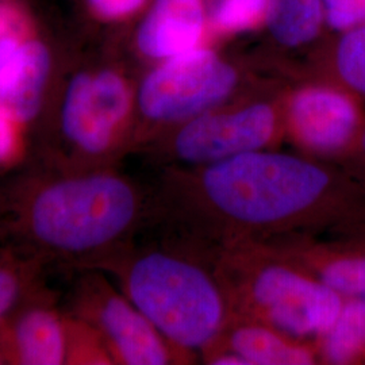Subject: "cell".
I'll return each instance as SVG.
<instances>
[{
  "label": "cell",
  "instance_id": "20",
  "mask_svg": "<svg viewBox=\"0 0 365 365\" xmlns=\"http://www.w3.org/2000/svg\"><path fill=\"white\" fill-rule=\"evenodd\" d=\"M329 24L348 29L365 24V0H324Z\"/></svg>",
  "mask_w": 365,
  "mask_h": 365
},
{
  "label": "cell",
  "instance_id": "19",
  "mask_svg": "<svg viewBox=\"0 0 365 365\" xmlns=\"http://www.w3.org/2000/svg\"><path fill=\"white\" fill-rule=\"evenodd\" d=\"M26 283V274L19 262L0 257V322L19 303Z\"/></svg>",
  "mask_w": 365,
  "mask_h": 365
},
{
  "label": "cell",
  "instance_id": "18",
  "mask_svg": "<svg viewBox=\"0 0 365 365\" xmlns=\"http://www.w3.org/2000/svg\"><path fill=\"white\" fill-rule=\"evenodd\" d=\"M268 0H218L214 25L223 31H238L255 26L265 13Z\"/></svg>",
  "mask_w": 365,
  "mask_h": 365
},
{
  "label": "cell",
  "instance_id": "14",
  "mask_svg": "<svg viewBox=\"0 0 365 365\" xmlns=\"http://www.w3.org/2000/svg\"><path fill=\"white\" fill-rule=\"evenodd\" d=\"M202 29L200 0H156L138 31V48L148 57L168 60L196 49Z\"/></svg>",
  "mask_w": 365,
  "mask_h": 365
},
{
  "label": "cell",
  "instance_id": "3",
  "mask_svg": "<svg viewBox=\"0 0 365 365\" xmlns=\"http://www.w3.org/2000/svg\"><path fill=\"white\" fill-rule=\"evenodd\" d=\"M146 211L129 178L93 170L41 184L27 196L21 222L42 252L101 262L123 247Z\"/></svg>",
  "mask_w": 365,
  "mask_h": 365
},
{
  "label": "cell",
  "instance_id": "13",
  "mask_svg": "<svg viewBox=\"0 0 365 365\" xmlns=\"http://www.w3.org/2000/svg\"><path fill=\"white\" fill-rule=\"evenodd\" d=\"M75 327L49 306H31L15 318L9 346L18 364L60 365L75 356Z\"/></svg>",
  "mask_w": 365,
  "mask_h": 365
},
{
  "label": "cell",
  "instance_id": "4",
  "mask_svg": "<svg viewBox=\"0 0 365 365\" xmlns=\"http://www.w3.org/2000/svg\"><path fill=\"white\" fill-rule=\"evenodd\" d=\"M210 262L232 317L260 322L294 339L314 342L333 325L345 302L269 242L226 245L212 253Z\"/></svg>",
  "mask_w": 365,
  "mask_h": 365
},
{
  "label": "cell",
  "instance_id": "9",
  "mask_svg": "<svg viewBox=\"0 0 365 365\" xmlns=\"http://www.w3.org/2000/svg\"><path fill=\"white\" fill-rule=\"evenodd\" d=\"M284 128L302 155L341 163L351 155L364 126L357 105L348 93L314 86L289 98Z\"/></svg>",
  "mask_w": 365,
  "mask_h": 365
},
{
  "label": "cell",
  "instance_id": "10",
  "mask_svg": "<svg viewBox=\"0 0 365 365\" xmlns=\"http://www.w3.org/2000/svg\"><path fill=\"white\" fill-rule=\"evenodd\" d=\"M52 57L38 39L21 31L0 37V111L19 125L37 117L51 76Z\"/></svg>",
  "mask_w": 365,
  "mask_h": 365
},
{
  "label": "cell",
  "instance_id": "5",
  "mask_svg": "<svg viewBox=\"0 0 365 365\" xmlns=\"http://www.w3.org/2000/svg\"><path fill=\"white\" fill-rule=\"evenodd\" d=\"M215 108L179 125L157 155L170 167H205L250 152L276 149L286 134L284 120L271 103Z\"/></svg>",
  "mask_w": 365,
  "mask_h": 365
},
{
  "label": "cell",
  "instance_id": "23",
  "mask_svg": "<svg viewBox=\"0 0 365 365\" xmlns=\"http://www.w3.org/2000/svg\"><path fill=\"white\" fill-rule=\"evenodd\" d=\"M14 31H22L21 15L11 4L0 1V37Z\"/></svg>",
  "mask_w": 365,
  "mask_h": 365
},
{
  "label": "cell",
  "instance_id": "7",
  "mask_svg": "<svg viewBox=\"0 0 365 365\" xmlns=\"http://www.w3.org/2000/svg\"><path fill=\"white\" fill-rule=\"evenodd\" d=\"M130 111V88L118 72H80L71 78L63 99L64 141L75 155L90 160L117 156Z\"/></svg>",
  "mask_w": 365,
  "mask_h": 365
},
{
  "label": "cell",
  "instance_id": "21",
  "mask_svg": "<svg viewBox=\"0 0 365 365\" xmlns=\"http://www.w3.org/2000/svg\"><path fill=\"white\" fill-rule=\"evenodd\" d=\"M13 118L0 111V165H6L18 155L19 133Z\"/></svg>",
  "mask_w": 365,
  "mask_h": 365
},
{
  "label": "cell",
  "instance_id": "1",
  "mask_svg": "<svg viewBox=\"0 0 365 365\" xmlns=\"http://www.w3.org/2000/svg\"><path fill=\"white\" fill-rule=\"evenodd\" d=\"M156 207L178 241L207 260L238 242L365 235L363 184L327 160L274 149L205 167H170Z\"/></svg>",
  "mask_w": 365,
  "mask_h": 365
},
{
  "label": "cell",
  "instance_id": "16",
  "mask_svg": "<svg viewBox=\"0 0 365 365\" xmlns=\"http://www.w3.org/2000/svg\"><path fill=\"white\" fill-rule=\"evenodd\" d=\"M321 19V0H269V27L283 45L298 46L312 41Z\"/></svg>",
  "mask_w": 365,
  "mask_h": 365
},
{
  "label": "cell",
  "instance_id": "24",
  "mask_svg": "<svg viewBox=\"0 0 365 365\" xmlns=\"http://www.w3.org/2000/svg\"><path fill=\"white\" fill-rule=\"evenodd\" d=\"M344 170H348L357 182L365 187V164L359 167H352V168H344Z\"/></svg>",
  "mask_w": 365,
  "mask_h": 365
},
{
  "label": "cell",
  "instance_id": "22",
  "mask_svg": "<svg viewBox=\"0 0 365 365\" xmlns=\"http://www.w3.org/2000/svg\"><path fill=\"white\" fill-rule=\"evenodd\" d=\"M145 0H87L92 11L105 19H119L137 11Z\"/></svg>",
  "mask_w": 365,
  "mask_h": 365
},
{
  "label": "cell",
  "instance_id": "25",
  "mask_svg": "<svg viewBox=\"0 0 365 365\" xmlns=\"http://www.w3.org/2000/svg\"><path fill=\"white\" fill-rule=\"evenodd\" d=\"M0 363H1V356H0Z\"/></svg>",
  "mask_w": 365,
  "mask_h": 365
},
{
  "label": "cell",
  "instance_id": "17",
  "mask_svg": "<svg viewBox=\"0 0 365 365\" xmlns=\"http://www.w3.org/2000/svg\"><path fill=\"white\" fill-rule=\"evenodd\" d=\"M336 66L342 81L365 96V26L341 39Z\"/></svg>",
  "mask_w": 365,
  "mask_h": 365
},
{
  "label": "cell",
  "instance_id": "11",
  "mask_svg": "<svg viewBox=\"0 0 365 365\" xmlns=\"http://www.w3.org/2000/svg\"><path fill=\"white\" fill-rule=\"evenodd\" d=\"M265 242L344 298H365V235L333 241L313 235H294Z\"/></svg>",
  "mask_w": 365,
  "mask_h": 365
},
{
  "label": "cell",
  "instance_id": "8",
  "mask_svg": "<svg viewBox=\"0 0 365 365\" xmlns=\"http://www.w3.org/2000/svg\"><path fill=\"white\" fill-rule=\"evenodd\" d=\"M80 300V319L103 341L114 364H185L129 298L105 279H92Z\"/></svg>",
  "mask_w": 365,
  "mask_h": 365
},
{
  "label": "cell",
  "instance_id": "2",
  "mask_svg": "<svg viewBox=\"0 0 365 365\" xmlns=\"http://www.w3.org/2000/svg\"><path fill=\"white\" fill-rule=\"evenodd\" d=\"M101 262L185 363L205 352L230 321L211 262L182 242L130 252L122 247Z\"/></svg>",
  "mask_w": 365,
  "mask_h": 365
},
{
  "label": "cell",
  "instance_id": "6",
  "mask_svg": "<svg viewBox=\"0 0 365 365\" xmlns=\"http://www.w3.org/2000/svg\"><path fill=\"white\" fill-rule=\"evenodd\" d=\"M233 66L210 51L194 49L164 61L143 80L141 115L157 125H182L221 106L235 90Z\"/></svg>",
  "mask_w": 365,
  "mask_h": 365
},
{
  "label": "cell",
  "instance_id": "12",
  "mask_svg": "<svg viewBox=\"0 0 365 365\" xmlns=\"http://www.w3.org/2000/svg\"><path fill=\"white\" fill-rule=\"evenodd\" d=\"M222 356L226 365L319 364L313 341L284 334L260 322L232 317L202 360Z\"/></svg>",
  "mask_w": 365,
  "mask_h": 365
},
{
  "label": "cell",
  "instance_id": "15",
  "mask_svg": "<svg viewBox=\"0 0 365 365\" xmlns=\"http://www.w3.org/2000/svg\"><path fill=\"white\" fill-rule=\"evenodd\" d=\"M314 345L319 364H364L365 298H345L339 317Z\"/></svg>",
  "mask_w": 365,
  "mask_h": 365
}]
</instances>
